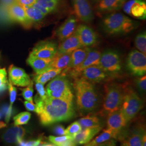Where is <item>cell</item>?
Masks as SVG:
<instances>
[{"label":"cell","instance_id":"6da1fadb","mask_svg":"<svg viewBox=\"0 0 146 146\" xmlns=\"http://www.w3.org/2000/svg\"><path fill=\"white\" fill-rule=\"evenodd\" d=\"M36 106V113L41 123L44 125L72 119L75 115L73 102L52 98L48 96L42 100L37 94L35 96Z\"/></svg>","mask_w":146,"mask_h":146},{"label":"cell","instance_id":"7a4b0ae2","mask_svg":"<svg viewBox=\"0 0 146 146\" xmlns=\"http://www.w3.org/2000/svg\"><path fill=\"white\" fill-rule=\"evenodd\" d=\"M73 88L76 94V105L81 115L90 114L99 104V96L94 84L84 78H74Z\"/></svg>","mask_w":146,"mask_h":146},{"label":"cell","instance_id":"3957f363","mask_svg":"<svg viewBox=\"0 0 146 146\" xmlns=\"http://www.w3.org/2000/svg\"><path fill=\"white\" fill-rule=\"evenodd\" d=\"M125 88L116 83L104 86V96L102 107L99 112L102 116L107 115L121 107Z\"/></svg>","mask_w":146,"mask_h":146},{"label":"cell","instance_id":"277c9868","mask_svg":"<svg viewBox=\"0 0 146 146\" xmlns=\"http://www.w3.org/2000/svg\"><path fill=\"white\" fill-rule=\"evenodd\" d=\"M135 21L120 13H113L103 20L105 31L110 35L126 34L132 31L137 25Z\"/></svg>","mask_w":146,"mask_h":146},{"label":"cell","instance_id":"5b68a950","mask_svg":"<svg viewBox=\"0 0 146 146\" xmlns=\"http://www.w3.org/2000/svg\"><path fill=\"white\" fill-rule=\"evenodd\" d=\"M45 89L50 98L73 102L74 96L72 85L64 74L61 73L52 79Z\"/></svg>","mask_w":146,"mask_h":146},{"label":"cell","instance_id":"8992f818","mask_svg":"<svg viewBox=\"0 0 146 146\" xmlns=\"http://www.w3.org/2000/svg\"><path fill=\"white\" fill-rule=\"evenodd\" d=\"M143 107V102L138 95L130 88H125L121 110L127 122H129Z\"/></svg>","mask_w":146,"mask_h":146},{"label":"cell","instance_id":"52a82bcc","mask_svg":"<svg viewBox=\"0 0 146 146\" xmlns=\"http://www.w3.org/2000/svg\"><path fill=\"white\" fill-rule=\"evenodd\" d=\"M127 69L133 75L142 76L146 73V54L137 50H133L129 53L127 60Z\"/></svg>","mask_w":146,"mask_h":146},{"label":"cell","instance_id":"ba28073f","mask_svg":"<svg viewBox=\"0 0 146 146\" xmlns=\"http://www.w3.org/2000/svg\"><path fill=\"white\" fill-rule=\"evenodd\" d=\"M99 66L106 73L115 74L120 72L122 67L120 55L113 50L105 51L101 55Z\"/></svg>","mask_w":146,"mask_h":146},{"label":"cell","instance_id":"9c48e42d","mask_svg":"<svg viewBox=\"0 0 146 146\" xmlns=\"http://www.w3.org/2000/svg\"><path fill=\"white\" fill-rule=\"evenodd\" d=\"M57 44L51 41L38 42L33 49L29 55L36 58L52 60L58 53Z\"/></svg>","mask_w":146,"mask_h":146},{"label":"cell","instance_id":"30bf717a","mask_svg":"<svg viewBox=\"0 0 146 146\" xmlns=\"http://www.w3.org/2000/svg\"><path fill=\"white\" fill-rule=\"evenodd\" d=\"M73 9L77 18L88 23L94 19L93 12L88 0H72Z\"/></svg>","mask_w":146,"mask_h":146},{"label":"cell","instance_id":"8fae6325","mask_svg":"<svg viewBox=\"0 0 146 146\" xmlns=\"http://www.w3.org/2000/svg\"><path fill=\"white\" fill-rule=\"evenodd\" d=\"M127 14L140 20L146 18V3L144 0H128L123 6Z\"/></svg>","mask_w":146,"mask_h":146},{"label":"cell","instance_id":"7c38bea8","mask_svg":"<svg viewBox=\"0 0 146 146\" xmlns=\"http://www.w3.org/2000/svg\"><path fill=\"white\" fill-rule=\"evenodd\" d=\"M107 73H106L99 66H92L84 69V70L73 76V78H84L94 84L99 83L103 81L107 78Z\"/></svg>","mask_w":146,"mask_h":146},{"label":"cell","instance_id":"4fadbf2b","mask_svg":"<svg viewBox=\"0 0 146 146\" xmlns=\"http://www.w3.org/2000/svg\"><path fill=\"white\" fill-rule=\"evenodd\" d=\"M8 15L13 21L17 22L26 28H29L32 26V23L28 18L24 7L16 2L7 8Z\"/></svg>","mask_w":146,"mask_h":146},{"label":"cell","instance_id":"5bb4252c","mask_svg":"<svg viewBox=\"0 0 146 146\" xmlns=\"http://www.w3.org/2000/svg\"><path fill=\"white\" fill-rule=\"evenodd\" d=\"M9 81L18 87H27L33 82L25 70L11 65L9 68Z\"/></svg>","mask_w":146,"mask_h":146},{"label":"cell","instance_id":"9a60e30c","mask_svg":"<svg viewBox=\"0 0 146 146\" xmlns=\"http://www.w3.org/2000/svg\"><path fill=\"white\" fill-rule=\"evenodd\" d=\"M76 32L82 47L93 46L97 42V35L93 29L85 25H80L76 27Z\"/></svg>","mask_w":146,"mask_h":146},{"label":"cell","instance_id":"2e32d148","mask_svg":"<svg viewBox=\"0 0 146 146\" xmlns=\"http://www.w3.org/2000/svg\"><path fill=\"white\" fill-rule=\"evenodd\" d=\"M77 25V18L75 16H70L62 24L58 27L56 31L58 38L62 41L68 37L71 36L76 31Z\"/></svg>","mask_w":146,"mask_h":146},{"label":"cell","instance_id":"e0dca14e","mask_svg":"<svg viewBox=\"0 0 146 146\" xmlns=\"http://www.w3.org/2000/svg\"><path fill=\"white\" fill-rule=\"evenodd\" d=\"M107 116V127L116 132L120 133L121 130L127 125V122L121 109L110 113Z\"/></svg>","mask_w":146,"mask_h":146},{"label":"cell","instance_id":"ac0fdd59","mask_svg":"<svg viewBox=\"0 0 146 146\" xmlns=\"http://www.w3.org/2000/svg\"><path fill=\"white\" fill-rule=\"evenodd\" d=\"M101 55V53L99 50H98L96 49H93L89 48L88 54L84 62L77 68L70 70V73L72 76H74L81 70H84V69L90 66H99Z\"/></svg>","mask_w":146,"mask_h":146},{"label":"cell","instance_id":"d6986e66","mask_svg":"<svg viewBox=\"0 0 146 146\" xmlns=\"http://www.w3.org/2000/svg\"><path fill=\"white\" fill-rule=\"evenodd\" d=\"M26 134V129L19 125H15L5 131L3 139L8 143H17L23 140Z\"/></svg>","mask_w":146,"mask_h":146},{"label":"cell","instance_id":"ffe728a7","mask_svg":"<svg viewBox=\"0 0 146 146\" xmlns=\"http://www.w3.org/2000/svg\"><path fill=\"white\" fill-rule=\"evenodd\" d=\"M81 47H82L75 31L71 36L61 41V43L58 47L57 54L72 52L74 50Z\"/></svg>","mask_w":146,"mask_h":146},{"label":"cell","instance_id":"44dd1931","mask_svg":"<svg viewBox=\"0 0 146 146\" xmlns=\"http://www.w3.org/2000/svg\"><path fill=\"white\" fill-rule=\"evenodd\" d=\"M102 127L98 126L93 128L82 129L78 134L73 136V140L78 145H84L92 140L102 129Z\"/></svg>","mask_w":146,"mask_h":146},{"label":"cell","instance_id":"7402d4cb","mask_svg":"<svg viewBox=\"0 0 146 146\" xmlns=\"http://www.w3.org/2000/svg\"><path fill=\"white\" fill-rule=\"evenodd\" d=\"M52 60L36 58L29 55L27 62L34 70L36 74H38L51 68Z\"/></svg>","mask_w":146,"mask_h":146},{"label":"cell","instance_id":"603a6c76","mask_svg":"<svg viewBox=\"0 0 146 146\" xmlns=\"http://www.w3.org/2000/svg\"><path fill=\"white\" fill-rule=\"evenodd\" d=\"M88 47H81L71 52L70 62L67 69L72 70L78 67L86 58L88 52Z\"/></svg>","mask_w":146,"mask_h":146},{"label":"cell","instance_id":"cb8c5ba5","mask_svg":"<svg viewBox=\"0 0 146 146\" xmlns=\"http://www.w3.org/2000/svg\"><path fill=\"white\" fill-rule=\"evenodd\" d=\"M128 0H100L98 10L100 13L118 11L121 9Z\"/></svg>","mask_w":146,"mask_h":146},{"label":"cell","instance_id":"d4e9b609","mask_svg":"<svg viewBox=\"0 0 146 146\" xmlns=\"http://www.w3.org/2000/svg\"><path fill=\"white\" fill-rule=\"evenodd\" d=\"M146 134L145 129L142 126H137L131 129L125 140L130 146H142L143 136Z\"/></svg>","mask_w":146,"mask_h":146},{"label":"cell","instance_id":"484cf974","mask_svg":"<svg viewBox=\"0 0 146 146\" xmlns=\"http://www.w3.org/2000/svg\"><path fill=\"white\" fill-rule=\"evenodd\" d=\"M62 70L60 69L50 68L42 73L36 74L34 76V80L35 82H38L44 84L48 81L52 80L58 75L62 73Z\"/></svg>","mask_w":146,"mask_h":146},{"label":"cell","instance_id":"4316f807","mask_svg":"<svg viewBox=\"0 0 146 146\" xmlns=\"http://www.w3.org/2000/svg\"><path fill=\"white\" fill-rule=\"evenodd\" d=\"M71 52L57 54L52 58L51 68L65 69L68 68L70 62Z\"/></svg>","mask_w":146,"mask_h":146},{"label":"cell","instance_id":"83f0119b","mask_svg":"<svg viewBox=\"0 0 146 146\" xmlns=\"http://www.w3.org/2000/svg\"><path fill=\"white\" fill-rule=\"evenodd\" d=\"M26 13L27 16L32 24L39 23L43 20L44 15L42 12L33 6L23 7Z\"/></svg>","mask_w":146,"mask_h":146},{"label":"cell","instance_id":"f1b7e54d","mask_svg":"<svg viewBox=\"0 0 146 146\" xmlns=\"http://www.w3.org/2000/svg\"><path fill=\"white\" fill-rule=\"evenodd\" d=\"M119 134L118 133L108 128L91 141L95 145H101L111 140L112 138H116Z\"/></svg>","mask_w":146,"mask_h":146},{"label":"cell","instance_id":"f546056e","mask_svg":"<svg viewBox=\"0 0 146 146\" xmlns=\"http://www.w3.org/2000/svg\"><path fill=\"white\" fill-rule=\"evenodd\" d=\"M82 129L100 126L99 119L94 115H88L80 119L78 121Z\"/></svg>","mask_w":146,"mask_h":146},{"label":"cell","instance_id":"4dcf8cb0","mask_svg":"<svg viewBox=\"0 0 146 146\" xmlns=\"http://www.w3.org/2000/svg\"><path fill=\"white\" fill-rule=\"evenodd\" d=\"M135 44V47L139 50V51L146 54V33L145 31L139 34L136 36Z\"/></svg>","mask_w":146,"mask_h":146},{"label":"cell","instance_id":"1f68e13d","mask_svg":"<svg viewBox=\"0 0 146 146\" xmlns=\"http://www.w3.org/2000/svg\"><path fill=\"white\" fill-rule=\"evenodd\" d=\"M31 118V114L29 112H22L14 116L13 119L14 124L16 125H26Z\"/></svg>","mask_w":146,"mask_h":146},{"label":"cell","instance_id":"d6a6232c","mask_svg":"<svg viewBox=\"0 0 146 146\" xmlns=\"http://www.w3.org/2000/svg\"><path fill=\"white\" fill-rule=\"evenodd\" d=\"M82 129V128L78 121H75L65 129V134L72 136L73 137L79 133Z\"/></svg>","mask_w":146,"mask_h":146},{"label":"cell","instance_id":"836d02e7","mask_svg":"<svg viewBox=\"0 0 146 146\" xmlns=\"http://www.w3.org/2000/svg\"><path fill=\"white\" fill-rule=\"evenodd\" d=\"M73 139L72 136L65 135L58 136H49L48 137V140L50 142H52L54 145L56 146H60L61 143H63L65 141H67L68 140Z\"/></svg>","mask_w":146,"mask_h":146},{"label":"cell","instance_id":"e575fe53","mask_svg":"<svg viewBox=\"0 0 146 146\" xmlns=\"http://www.w3.org/2000/svg\"><path fill=\"white\" fill-rule=\"evenodd\" d=\"M33 82H32L26 88L22 89V95L23 98L26 101L33 102Z\"/></svg>","mask_w":146,"mask_h":146},{"label":"cell","instance_id":"d590c367","mask_svg":"<svg viewBox=\"0 0 146 146\" xmlns=\"http://www.w3.org/2000/svg\"><path fill=\"white\" fill-rule=\"evenodd\" d=\"M8 84L5 68L0 69V93L6 90Z\"/></svg>","mask_w":146,"mask_h":146},{"label":"cell","instance_id":"8d00e7d4","mask_svg":"<svg viewBox=\"0 0 146 146\" xmlns=\"http://www.w3.org/2000/svg\"><path fill=\"white\" fill-rule=\"evenodd\" d=\"M1 111L2 113L3 116L5 117V122L8 123L13 114V106H11L10 105L8 106V104H4L1 108Z\"/></svg>","mask_w":146,"mask_h":146},{"label":"cell","instance_id":"74e56055","mask_svg":"<svg viewBox=\"0 0 146 146\" xmlns=\"http://www.w3.org/2000/svg\"><path fill=\"white\" fill-rule=\"evenodd\" d=\"M60 0H55V1H52L50 2H46V3H41V4L37 3V4L41 5L44 8L46 9L47 11H49V12L50 13H51L54 11H56L57 9L59 3H60Z\"/></svg>","mask_w":146,"mask_h":146},{"label":"cell","instance_id":"f35d334b","mask_svg":"<svg viewBox=\"0 0 146 146\" xmlns=\"http://www.w3.org/2000/svg\"><path fill=\"white\" fill-rule=\"evenodd\" d=\"M35 88L36 89L38 95L41 99L42 100L46 99L48 97V95L46 89L44 88V84L38 82H35Z\"/></svg>","mask_w":146,"mask_h":146},{"label":"cell","instance_id":"ab89813d","mask_svg":"<svg viewBox=\"0 0 146 146\" xmlns=\"http://www.w3.org/2000/svg\"><path fill=\"white\" fill-rule=\"evenodd\" d=\"M8 87L9 91V95H10V102L11 106H13V104H14L16 98V94H17V89L15 87L13 86V84L9 81L8 82Z\"/></svg>","mask_w":146,"mask_h":146},{"label":"cell","instance_id":"60d3db41","mask_svg":"<svg viewBox=\"0 0 146 146\" xmlns=\"http://www.w3.org/2000/svg\"><path fill=\"white\" fill-rule=\"evenodd\" d=\"M42 140V137H39L36 140H33L31 141L25 142L24 146H42V145L46 144Z\"/></svg>","mask_w":146,"mask_h":146},{"label":"cell","instance_id":"b9f144b4","mask_svg":"<svg viewBox=\"0 0 146 146\" xmlns=\"http://www.w3.org/2000/svg\"><path fill=\"white\" fill-rule=\"evenodd\" d=\"M137 84L139 89L144 92L146 89V75H143L141 78H138L137 81Z\"/></svg>","mask_w":146,"mask_h":146},{"label":"cell","instance_id":"7bdbcfd3","mask_svg":"<svg viewBox=\"0 0 146 146\" xmlns=\"http://www.w3.org/2000/svg\"><path fill=\"white\" fill-rule=\"evenodd\" d=\"M54 132L55 134L58 136L65 135V128L62 125H58L54 128Z\"/></svg>","mask_w":146,"mask_h":146},{"label":"cell","instance_id":"ee69618b","mask_svg":"<svg viewBox=\"0 0 146 146\" xmlns=\"http://www.w3.org/2000/svg\"><path fill=\"white\" fill-rule=\"evenodd\" d=\"M24 105H25L26 108L28 111L36 112V104H34L33 102L26 101L24 102Z\"/></svg>","mask_w":146,"mask_h":146},{"label":"cell","instance_id":"f6af8a7d","mask_svg":"<svg viewBox=\"0 0 146 146\" xmlns=\"http://www.w3.org/2000/svg\"><path fill=\"white\" fill-rule=\"evenodd\" d=\"M36 0H16V2L23 7L31 6L33 5Z\"/></svg>","mask_w":146,"mask_h":146},{"label":"cell","instance_id":"bcb514c9","mask_svg":"<svg viewBox=\"0 0 146 146\" xmlns=\"http://www.w3.org/2000/svg\"><path fill=\"white\" fill-rule=\"evenodd\" d=\"M16 2V0H0V5L8 8Z\"/></svg>","mask_w":146,"mask_h":146},{"label":"cell","instance_id":"7dc6e473","mask_svg":"<svg viewBox=\"0 0 146 146\" xmlns=\"http://www.w3.org/2000/svg\"><path fill=\"white\" fill-rule=\"evenodd\" d=\"M78 145L75 143V142L73 140V139L68 140L67 141L64 142L58 146H77Z\"/></svg>","mask_w":146,"mask_h":146},{"label":"cell","instance_id":"c3c4849f","mask_svg":"<svg viewBox=\"0 0 146 146\" xmlns=\"http://www.w3.org/2000/svg\"><path fill=\"white\" fill-rule=\"evenodd\" d=\"M116 142L114 140H110L105 143H104L101 146H115Z\"/></svg>","mask_w":146,"mask_h":146},{"label":"cell","instance_id":"681fc988","mask_svg":"<svg viewBox=\"0 0 146 146\" xmlns=\"http://www.w3.org/2000/svg\"><path fill=\"white\" fill-rule=\"evenodd\" d=\"M52 1H55V0H36L35 2L37 3H38V4H41V3H46V2H50Z\"/></svg>","mask_w":146,"mask_h":146},{"label":"cell","instance_id":"f907efd6","mask_svg":"<svg viewBox=\"0 0 146 146\" xmlns=\"http://www.w3.org/2000/svg\"><path fill=\"white\" fill-rule=\"evenodd\" d=\"M102 144H101V145H95V144L93 143L92 141H90V142H89L88 143H86V145L84 146H101Z\"/></svg>","mask_w":146,"mask_h":146},{"label":"cell","instance_id":"816d5d0a","mask_svg":"<svg viewBox=\"0 0 146 146\" xmlns=\"http://www.w3.org/2000/svg\"><path fill=\"white\" fill-rule=\"evenodd\" d=\"M142 146H146V134L143 136L142 141Z\"/></svg>","mask_w":146,"mask_h":146},{"label":"cell","instance_id":"f5cc1de1","mask_svg":"<svg viewBox=\"0 0 146 146\" xmlns=\"http://www.w3.org/2000/svg\"><path fill=\"white\" fill-rule=\"evenodd\" d=\"M6 126H7V125L5 124L4 122L0 121V129L5 128Z\"/></svg>","mask_w":146,"mask_h":146},{"label":"cell","instance_id":"db71d44e","mask_svg":"<svg viewBox=\"0 0 146 146\" xmlns=\"http://www.w3.org/2000/svg\"><path fill=\"white\" fill-rule=\"evenodd\" d=\"M121 146H130L129 145H128V143L126 142V141L125 140V141H123L122 142V144H121Z\"/></svg>","mask_w":146,"mask_h":146},{"label":"cell","instance_id":"11a10c76","mask_svg":"<svg viewBox=\"0 0 146 146\" xmlns=\"http://www.w3.org/2000/svg\"><path fill=\"white\" fill-rule=\"evenodd\" d=\"M42 146H56L55 145H52V144H47V143H46V144H44V145H42Z\"/></svg>","mask_w":146,"mask_h":146},{"label":"cell","instance_id":"9f6ffc18","mask_svg":"<svg viewBox=\"0 0 146 146\" xmlns=\"http://www.w3.org/2000/svg\"><path fill=\"white\" fill-rule=\"evenodd\" d=\"M2 117H3V115H2V113H1V111H0V120L2 118Z\"/></svg>","mask_w":146,"mask_h":146},{"label":"cell","instance_id":"6f0895ef","mask_svg":"<svg viewBox=\"0 0 146 146\" xmlns=\"http://www.w3.org/2000/svg\"><path fill=\"white\" fill-rule=\"evenodd\" d=\"M94 1H99L100 0H94Z\"/></svg>","mask_w":146,"mask_h":146}]
</instances>
